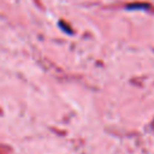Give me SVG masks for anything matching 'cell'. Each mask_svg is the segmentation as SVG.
<instances>
[{
  "mask_svg": "<svg viewBox=\"0 0 154 154\" xmlns=\"http://www.w3.org/2000/svg\"><path fill=\"white\" fill-rule=\"evenodd\" d=\"M150 8V6L148 4H129L125 6V10L126 11H137V10H148Z\"/></svg>",
  "mask_w": 154,
  "mask_h": 154,
  "instance_id": "6da1fadb",
  "label": "cell"
},
{
  "mask_svg": "<svg viewBox=\"0 0 154 154\" xmlns=\"http://www.w3.org/2000/svg\"><path fill=\"white\" fill-rule=\"evenodd\" d=\"M58 25L61 28V30H63L64 32H66V34H69V35H73V31H72V30H70V26L65 25V24H64V22H59V23H58Z\"/></svg>",
  "mask_w": 154,
  "mask_h": 154,
  "instance_id": "7a4b0ae2",
  "label": "cell"
}]
</instances>
